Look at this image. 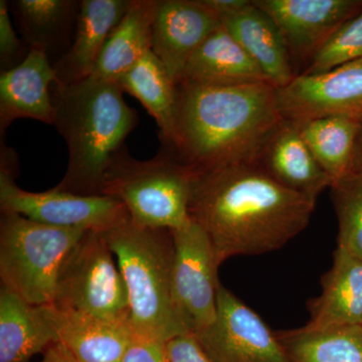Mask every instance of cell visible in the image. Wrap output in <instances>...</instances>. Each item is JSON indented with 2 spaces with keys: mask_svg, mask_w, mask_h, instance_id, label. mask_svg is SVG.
<instances>
[{
  "mask_svg": "<svg viewBox=\"0 0 362 362\" xmlns=\"http://www.w3.org/2000/svg\"><path fill=\"white\" fill-rule=\"evenodd\" d=\"M315 206L254 162L195 173L188 214L221 266L233 257L278 251L308 226Z\"/></svg>",
  "mask_w": 362,
  "mask_h": 362,
  "instance_id": "1",
  "label": "cell"
},
{
  "mask_svg": "<svg viewBox=\"0 0 362 362\" xmlns=\"http://www.w3.org/2000/svg\"><path fill=\"white\" fill-rule=\"evenodd\" d=\"M283 117L270 83L176 85L173 134L163 151L195 173L254 163Z\"/></svg>",
  "mask_w": 362,
  "mask_h": 362,
  "instance_id": "2",
  "label": "cell"
},
{
  "mask_svg": "<svg viewBox=\"0 0 362 362\" xmlns=\"http://www.w3.org/2000/svg\"><path fill=\"white\" fill-rule=\"evenodd\" d=\"M114 81L94 77L52 88V125L65 139L69 161L59 189L80 195H102L105 178L125 140L138 123Z\"/></svg>",
  "mask_w": 362,
  "mask_h": 362,
  "instance_id": "3",
  "label": "cell"
},
{
  "mask_svg": "<svg viewBox=\"0 0 362 362\" xmlns=\"http://www.w3.org/2000/svg\"><path fill=\"white\" fill-rule=\"evenodd\" d=\"M104 235L127 287L134 333L163 343L192 333L173 294L171 230L144 228L129 218Z\"/></svg>",
  "mask_w": 362,
  "mask_h": 362,
  "instance_id": "4",
  "label": "cell"
},
{
  "mask_svg": "<svg viewBox=\"0 0 362 362\" xmlns=\"http://www.w3.org/2000/svg\"><path fill=\"white\" fill-rule=\"evenodd\" d=\"M195 171L160 150L154 158L137 160L124 148L111 164L102 195L122 202L136 225L175 230L189 223L188 214Z\"/></svg>",
  "mask_w": 362,
  "mask_h": 362,
  "instance_id": "5",
  "label": "cell"
},
{
  "mask_svg": "<svg viewBox=\"0 0 362 362\" xmlns=\"http://www.w3.org/2000/svg\"><path fill=\"white\" fill-rule=\"evenodd\" d=\"M86 232L45 225L13 211H1L2 286L28 303L52 304L62 267Z\"/></svg>",
  "mask_w": 362,
  "mask_h": 362,
  "instance_id": "6",
  "label": "cell"
},
{
  "mask_svg": "<svg viewBox=\"0 0 362 362\" xmlns=\"http://www.w3.org/2000/svg\"><path fill=\"white\" fill-rule=\"evenodd\" d=\"M113 255L104 233L87 230L62 267L52 306L130 322L127 287Z\"/></svg>",
  "mask_w": 362,
  "mask_h": 362,
  "instance_id": "7",
  "label": "cell"
},
{
  "mask_svg": "<svg viewBox=\"0 0 362 362\" xmlns=\"http://www.w3.org/2000/svg\"><path fill=\"white\" fill-rule=\"evenodd\" d=\"M13 150L1 147L0 209L30 220L64 228L106 233L129 220L122 202L106 195H80L58 187L44 192L21 189L16 183Z\"/></svg>",
  "mask_w": 362,
  "mask_h": 362,
  "instance_id": "8",
  "label": "cell"
},
{
  "mask_svg": "<svg viewBox=\"0 0 362 362\" xmlns=\"http://www.w3.org/2000/svg\"><path fill=\"white\" fill-rule=\"evenodd\" d=\"M194 334L213 362H292L277 333L223 286L218 292L216 319Z\"/></svg>",
  "mask_w": 362,
  "mask_h": 362,
  "instance_id": "9",
  "label": "cell"
},
{
  "mask_svg": "<svg viewBox=\"0 0 362 362\" xmlns=\"http://www.w3.org/2000/svg\"><path fill=\"white\" fill-rule=\"evenodd\" d=\"M171 233L173 294L190 330L199 333L216 319L220 265L206 232L194 221Z\"/></svg>",
  "mask_w": 362,
  "mask_h": 362,
  "instance_id": "10",
  "label": "cell"
},
{
  "mask_svg": "<svg viewBox=\"0 0 362 362\" xmlns=\"http://www.w3.org/2000/svg\"><path fill=\"white\" fill-rule=\"evenodd\" d=\"M283 119L302 123L332 115L362 118V59L324 73L300 74L277 88Z\"/></svg>",
  "mask_w": 362,
  "mask_h": 362,
  "instance_id": "11",
  "label": "cell"
},
{
  "mask_svg": "<svg viewBox=\"0 0 362 362\" xmlns=\"http://www.w3.org/2000/svg\"><path fill=\"white\" fill-rule=\"evenodd\" d=\"M275 23L292 61L310 62L333 33L362 11L358 0H252Z\"/></svg>",
  "mask_w": 362,
  "mask_h": 362,
  "instance_id": "12",
  "label": "cell"
},
{
  "mask_svg": "<svg viewBox=\"0 0 362 362\" xmlns=\"http://www.w3.org/2000/svg\"><path fill=\"white\" fill-rule=\"evenodd\" d=\"M221 25L202 0H159L151 51L175 85L194 52Z\"/></svg>",
  "mask_w": 362,
  "mask_h": 362,
  "instance_id": "13",
  "label": "cell"
},
{
  "mask_svg": "<svg viewBox=\"0 0 362 362\" xmlns=\"http://www.w3.org/2000/svg\"><path fill=\"white\" fill-rule=\"evenodd\" d=\"M255 163L283 187L315 202L333 183L305 143L298 124L286 119L271 131Z\"/></svg>",
  "mask_w": 362,
  "mask_h": 362,
  "instance_id": "14",
  "label": "cell"
},
{
  "mask_svg": "<svg viewBox=\"0 0 362 362\" xmlns=\"http://www.w3.org/2000/svg\"><path fill=\"white\" fill-rule=\"evenodd\" d=\"M58 78L47 54L30 49L25 61L0 75V132L1 136L18 119L54 124L52 88Z\"/></svg>",
  "mask_w": 362,
  "mask_h": 362,
  "instance_id": "15",
  "label": "cell"
},
{
  "mask_svg": "<svg viewBox=\"0 0 362 362\" xmlns=\"http://www.w3.org/2000/svg\"><path fill=\"white\" fill-rule=\"evenodd\" d=\"M59 343L52 304L33 305L1 286L0 362H26Z\"/></svg>",
  "mask_w": 362,
  "mask_h": 362,
  "instance_id": "16",
  "label": "cell"
},
{
  "mask_svg": "<svg viewBox=\"0 0 362 362\" xmlns=\"http://www.w3.org/2000/svg\"><path fill=\"white\" fill-rule=\"evenodd\" d=\"M129 4L130 0H81L73 44L54 65L58 78L57 85L76 84L94 74L109 35Z\"/></svg>",
  "mask_w": 362,
  "mask_h": 362,
  "instance_id": "17",
  "label": "cell"
},
{
  "mask_svg": "<svg viewBox=\"0 0 362 362\" xmlns=\"http://www.w3.org/2000/svg\"><path fill=\"white\" fill-rule=\"evenodd\" d=\"M78 0L8 1L18 32L30 49L47 54L52 65L70 49L77 30Z\"/></svg>",
  "mask_w": 362,
  "mask_h": 362,
  "instance_id": "18",
  "label": "cell"
},
{
  "mask_svg": "<svg viewBox=\"0 0 362 362\" xmlns=\"http://www.w3.org/2000/svg\"><path fill=\"white\" fill-rule=\"evenodd\" d=\"M320 296L309 303L304 328L326 330L362 325V259L337 247L330 270L321 281Z\"/></svg>",
  "mask_w": 362,
  "mask_h": 362,
  "instance_id": "19",
  "label": "cell"
},
{
  "mask_svg": "<svg viewBox=\"0 0 362 362\" xmlns=\"http://www.w3.org/2000/svg\"><path fill=\"white\" fill-rule=\"evenodd\" d=\"M221 23L272 85L283 88L296 77L291 56L277 26L254 1L237 13L221 18Z\"/></svg>",
  "mask_w": 362,
  "mask_h": 362,
  "instance_id": "20",
  "label": "cell"
},
{
  "mask_svg": "<svg viewBox=\"0 0 362 362\" xmlns=\"http://www.w3.org/2000/svg\"><path fill=\"white\" fill-rule=\"evenodd\" d=\"M180 83L237 86L270 82L239 42L221 25L187 62L178 84Z\"/></svg>",
  "mask_w": 362,
  "mask_h": 362,
  "instance_id": "21",
  "label": "cell"
},
{
  "mask_svg": "<svg viewBox=\"0 0 362 362\" xmlns=\"http://www.w3.org/2000/svg\"><path fill=\"white\" fill-rule=\"evenodd\" d=\"M59 343L78 362H123L133 331L128 321L108 320L54 308Z\"/></svg>",
  "mask_w": 362,
  "mask_h": 362,
  "instance_id": "22",
  "label": "cell"
},
{
  "mask_svg": "<svg viewBox=\"0 0 362 362\" xmlns=\"http://www.w3.org/2000/svg\"><path fill=\"white\" fill-rule=\"evenodd\" d=\"M158 4L159 0H130L127 11L109 35L92 76L118 82L151 51Z\"/></svg>",
  "mask_w": 362,
  "mask_h": 362,
  "instance_id": "23",
  "label": "cell"
},
{
  "mask_svg": "<svg viewBox=\"0 0 362 362\" xmlns=\"http://www.w3.org/2000/svg\"><path fill=\"white\" fill-rule=\"evenodd\" d=\"M297 124L307 146L333 183L351 175L361 119L332 115Z\"/></svg>",
  "mask_w": 362,
  "mask_h": 362,
  "instance_id": "24",
  "label": "cell"
},
{
  "mask_svg": "<svg viewBox=\"0 0 362 362\" xmlns=\"http://www.w3.org/2000/svg\"><path fill=\"white\" fill-rule=\"evenodd\" d=\"M117 83L153 117L162 144L168 142L175 124L176 85L153 52H147Z\"/></svg>",
  "mask_w": 362,
  "mask_h": 362,
  "instance_id": "25",
  "label": "cell"
},
{
  "mask_svg": "<svg viewBox=\"0 0 362 362\" xmlns=\"http://www.w3.org/2000/svg\"><path fill=\"white\" fill-rule=\"evenodd\" d=\"M292 362H362V325L278 333Z\"/></svg>",
  "mask_w": 362,
  "mask_h": 362,
  "instance_id": "26",
  "label": "cell"
},
{
  "mask_svg": "<svg viewBox=\"0 0 362 362\" xmlns=\"http://www.w3.org/2000/svg\"><path fill=\"white\" fill-rule=\"evenodd\" d=\"M330 189L339 226L337 247L362 259V176H346Z\"/></svg>",
  "mask_w": 362,
  "mask_h": 362,
  "instance_id": "27",
  "label": "cell"
},
{
  "mask_svg": "<svg viewBox=\"0 0 362 362\" xmlns=\"http://www.w3.org/2000/svg\"><path fill=\"white\" fill-rule=\"evenodd\" d=\"M358 59H362V11L330 35L302 74L324 73Z\"/></svg>",
  "mask_w": 362,
  "mask_h": 362,
  "instance_id": "28",
  "label": "cell"
},
{
  "mask_svg": "<svg viewBox=\"0 0 362 362\" xmlns=\"http://www.w3.org/2000/svg\"><path fill=\"white\" fill-rule=\"evenodd\" d=\"M30 49L18 37L11 21L8 1L0 0V69L6 71L21 65Z\"/></svg>",
  "mask_w": 362,
  "mask_h": 362,
  "instance_id": "29",
  "label": "cell"
},
{
  "mask_svg": "<svg viewBox=\"0 0 362 362\" xmlns=\"http://www.w3.org/2000/svg\"><path fill=\"white\" fill-rule=\"evenodd\" d=\"M169 362H213L194 333L178 335L165 343Z\"/></svg>",
  "mask_w": 362,
  "mask_h": 362,
  "instance_id": "30",
  "label": "cell"
},
{
  "mask_svg": "<svg viewBox=\"0 0 362 362\" xmlns=\"http://www.w3.org/2000/svg\"><path fill=\"white\" fill-rule=\"evenodd\" d=\"M123 362H169L165 343L134 333Z\"/></svg>",
  "mask_w": 362,
  "mask_h": 362,
  "instance_id": "31",
  "label": "cell"
},
{
  "mask_svg": "<svg viewBox=\"0 0 362 362\" xmlns=\"http://www.w3.org/2000/svg\"><path fill=\"white\" fill-rule=\"evenodd\" d=\"M220 20L242 11L251 4L250 0H202Z\"/></svg>",
  "mask_w": 362,
  "mask_h": 362,
  "instance_id": "32",
  "label": "cell"
},
{
  "mask_svg": "<svg viewBox=\"0 0 362 362\" xmlns=\"http://www.w3.org/2000/svg\"><path fill=\"white\" fill-rule=\"evenodd\" d=\"M40 362H78L61 343L52 345L45 351V356Z\"/></svg>",
  "mask_w": 362,
  "mask_h": 362,
  "instance_id": "33",
  "label": "cell"
},
{
  "mask_svg": "<svg viewBox=\"0 0 362 362\" xmlns=\"http://www.w3.org/2000/svg\"><path fill=\"white\" fill-rule=\"evenodd\" d=\"M351 175L362 176V118L361 119V129L357 136Z\"/></svg>",
  "mask_w": 362,
  "mask_h": 362,
  "instance_id": "34",
  "label": "cell"
}]
</instances>
